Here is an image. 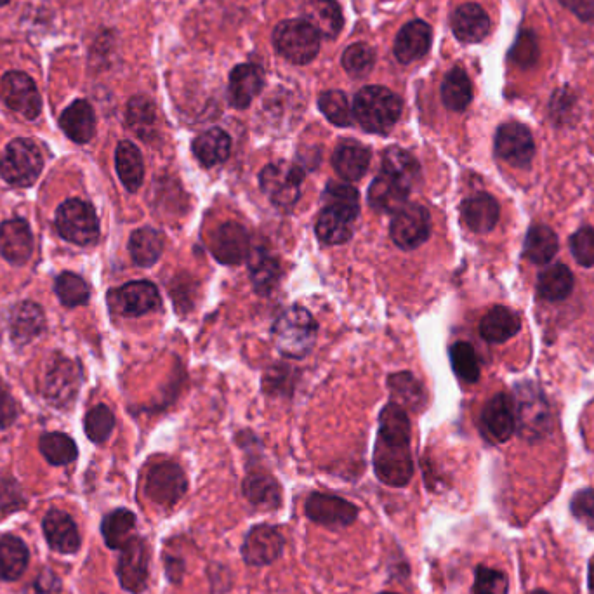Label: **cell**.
I'll return each instance as SVG.
<instances>
[{
	"label": "cell",
	"mask_w": 594,
	"mask_h": 594,
	"mask_svg": "<svg viewBox=\"0 0 594 594\" xmlns=\"http://www.w3.org/2000/svg\"><path fill=\"white\" fill-rule=\"evenodd\" d=\"M244 494L254 506L264 509L278 508L282 499L278 483L271 476L261 475V473L247 476L244 482Z\"/></svg>",
	"instance_id": "cell-43"
},
{
	"label": "cell",
	"mask_w": 594,
	"mask_h": 594,
	"mask_svg": "<svg viewBox=\"0 0 594 594\" xmlns=\"http://www.w3.org/2000/svg\"><path fill=\"white\" fill-rule=\"evenodd\" d=\"M115 428V416L106 405L94 407L86 416V435L94 443H103L112 435Z\"/></svg>",
	"instance_id": "cell-51"
},
{
	"label": "cell",
	"mask_w": 594,
	"mask_h": 594,
	"mask_svg": "<svg viewBox=\"0 0 594 594\" xmlns=\"http://www.w3.org/2000/svg\"><path fill=\"white\" fill-rule=\"evenodd\" d=\"M318 106L325 117L337 127H348L353 122L350 101L341 91H327L318 98Z\"/></svg>",
	"instance_id": "cell-48"
},
{
	"label": "cell",
	"mask_w": 594,
	"mask_h": 594,
	"mask_svg": "<svg viewBox=\"0 0 594 594\" xmlns=\"http://www.w3.org/2000/svg\"><path fill=\"white\" fill-rule=\"evenodd\" d=\"M44 167L39 146L32 139L18 138L7 145L0 159V176L14 186H32Z\"/></svg>",
	"instance_id": "cell-6"
},
{
	"label": "cell",
	"mask_w": 594,
	"mask_h": 594,
	"mask_svg": "<svg viewBox=\"0 0 594 594\" xmlns=\"http://www.w3.org/2000/svg\"><path fill=\"white\" fill-rule=\"evenodd\" d=\"M18 417V403L14 400L6 384L0 381V428H7Z\"/></svg>",
	"instance_id": "cell-58"
},
{
	"label": "cell",
	"mask_w": 594,
	"mask_h": 594,
	"mask_svg": "<svg viewBox=\"0 0 594 594\" xmlns=\"http://www.w3.org/2000/svg\"><path fill=\"white\" fill-rule=\"evenodd\" d=\"M381 594H393V593H381Z\"/></svg>",
	"instance_id": "cell-64"
},
{
	"label": "cell",
	"mask_w": 594,
	"mask_h": 594,
	"mask_svg": "<svg viewBox=\"0 0 594 594\" xmlns=\"http://www.w3.org/2000/svg\"><path fill=\"white\" fill-rule=\"evenodd\" d=\"M301 16L325 39H336L343 28V13L336 0H301Z\"/></svg>",
	"instance_id": "cell-22"
},
{
	"label": "cell",
	"mask_w": 594,
	"mask_h": 594,
	"mask_svg": "<svg viewBox=\"0 0 594 594\" xmlns=\"http://www.w3.org/2000/svg\"><path fill=\"white\" fill-rule=\"evenodd\" d=\"M374 469L377 478L390 487H405L414 475L409 416L398 403L386 405L379 416Z\"/></svg>",
	"instance_id": "cell-1"
},
{
	"label": "cell",
	"mask_w": 594,
	"mask_h": 594,
	"mask_svg": "<svg viewBox=\"0 0 594 594\" xmlns=\"http://www.w3.org/2000/svg\"><path fill=\"white\" fill-rule=\"evenodd\" d=\"M318 325L310 311L301 306L285 310L273 325V341L287 358H304L317 341Z\"/></svg>",
	"instance_id": "cell-2"
},
{
	"label": "cell",
	"mask_w": 594,
	"mask_h": 594,
	"mask_svg": "<svg viewBox=\"0 0 594 594\" xmlns=\"http://www.w3.org/2000/svg\"><path fill=\"white\" fill-rule=\"evenodd\" d=\"M132 261L141 268H150L159 261L164 251V237L153 228H139L129 240Z\"/></svg>",
	"instance_id": "cell-38"
},
{
	"label": "cell",
	"mask_w": 594,
	"mask_h": 594,
	"mask_svg": "<svg viewBox=\"0 0 594 594\" xmlns=\"http://www.w3.org/2000/svg\"><path fill=\"white\" fill-rule=\"evenodd\" d=\"M482 428L492 442H508L516 429L515 402L511 396L497 393L489 400L482 412Z\"/></svg>",
	"instance_id": "cell-18"
},
{
	"label": "cell",
	"mask_w": 594,
	"mask_h": 594,
	"mask_svg": "<svg viewBox=\"0 0 594 594\" xmlns=\"http://www.w3.org/2000/svg\"><path fill=\"white\" fill-rule=\"evenodd\" d=\"M522 329V320L516 311L506 306H494L480 322V336L489 343H506Z\"/></svg>",
	"instance_id": "cell-32"
},
{
	"label": "cell",
	"mask_w": 594,
	"mask_h": 594,
	"mask_svg": "<svg viewBox=\"0 0 594 594\" xmlns=\"http://www.w3.org/2000/svg\"><path fill=\"white\" fill-rule=\"evenodd\" d=\"M561 2L570 7L582 20L594 21V0H561Z\"/></svg>",
	"instance_id": "cell-60"
},
{
	"label": "cell",
	"mask_w": 594,
	"mask_h": 594,
	"mask_svg": "<svg viewBox=\"0 0 594 594\" xmlns=\"http://www.w3.org/2000/svg\"><path fill=\"white\" fill-rule=\"evenodd\" d=\"M509 582L508 577L501 570L495 568L480 567L476 568L475 572V586H473V593L475 594H508Z\"/></svg>",
	"instance_id": "cell-52"
},
{
	"label": "cell",
	"mask_w": 594,
	"mask_h": 594,
	"mask_svg": "<svg viewBox=\"0 0 594 594\" xmlns=\"http://www.w3.org/2000/svg\"><path fill=\"white\" fill-rule=\"evenodd\" d=\"M136 527V515L129 509L119 508L108 513L101 522V534L106 546L110 549H120L132 537V530Z\"/></svg>",
	"instance_id": "cell-41"
},
{
	"label": "cell",
	"mask_w": 594,
	"mask_h": 594,
	"mask_svg": "<svg viewBox=\"0 0 594 594\" xmlns=\"http://www.w3.org/2000/svg\"><path fill=\"white\" fill-rule=\"evenodd\" d=\"M570 509L579 522L594 528V490H581L574 495Z\"/></svg>",
	"instance_id": "cell-56"
},
{
	"label": "cell",
	"mask_w": 594,
	"mask_h": 594,
	"mask_svg": "<svg viewBox=\"0 0 594 594\" xmlns=\"http://www.w3.org/2000/svg\"><path fill=\"white\" fill-rule=\"evenodd\" d=\"M311 522L325 527H346L357 520L358 508L350 501L337 495L315 492L308 497L304 506Z\"/></svg>",
	"instance_id": "cell-16"
},
{
	"label": "cell",
	"mask_w": 594,
	"mask_h": 594,
	"mask_svg": "<svg viewBox=\"0 0 594 594\" xmlns=\"http://www.w3.org/2000/svg\"><path fill=\"white\" fill-rule=\"evenodd\" d=\"M539 42L534 32L523 30L511 49V60L522 68H532L539 61Z\"/></svg>",
	"instance_id": "cell-53"
},
{
	"label": "cell",
	"mask_w": 594,
	"mask_h": 594,
	"mask_svg": "<svg viewBox=\"0 0 594 594\" xmlns=\"http://www.w3.org/2000/svg\"><path fill=\"white\" fill-rule=\"evenodd\" d=\"M574 291V275L563 263L542 271L537 278V292L546 301H563Z\"/></svg>",
	"instance_id": "cell-37"
},
{
	"label": "cell",
	"mask_w": 594,
	"mask_h": 594,
	"mask_svg": "<svg viewBox=\"0 0 594 594\" xmlns=\"http://www.w3.org/2000/svg\"><path fill=\"white\" fill-rule=\"evenodd\" d=\"M324 200L327 205H336L346 211L360 212V195L357 188L343 183H329L324 192Z\"/></svg>",
	"instance_id": "cell-55"
},
{
	"label": "cell",
	"mask_w": 594,
	"mask_h": 594,
	"mask_svg": "<svg viewBox=\"0 0 594 594\" xmlns=\"http://www.w3.org/2000/svg\"><path fill=\"white\" fill-rule=\"evenodd\" d=\"M80 386V370L70 358L54 355L47 363L40 381V391L47 402L56 407H66L75 400Z\"/></svg>",
	"instance_id": "cell-9"
},
{
	"label": "cell",
	"mask_w": 594,
	"mask_h": 594,
	"mask_svg": "<svg viewBox=\"0 0 594 594\" xmlns=\"http://www.w3.org/2000/svg\"><path fill=\"white\" fill-rule=\"evenodd\" d=\"M358 218L355 212L336 205H325L317 221V237L325 245L346 244L353 237V223Z\"/></svg>",
	"instance_id": "cell-24"
},
{
	"label": "cell",
	"mask_w": 594,
	"mask_h": 594,
	"mask_svg": "<svg viewBox=\"0 0 594 594\" xmlns=\"http://www.w3.org/2000/svg\"><path fill=\"white\" fill-rule=\"evenodd\" d=\"M390 390L395 393L396 398L403 405H409L414 410H419L421 409V405H424L423 386L417 383L416 377L409 374V372H402V374L391 376Z\"/></svg>",
	"instance_id": "cell-50"
},
{
	"label": "cell",
	"mask_w": 594,
	"mask_h": 594,
	"mask_svg": "<svg viewBox=\"0 0 594 594\" xmlns=\"http://www.w3.org/2000/svg\"><path fill=\"white\" fill-rule=\"evenodd\" d=\"M284 549V537L271 525H256L245 535L242 555L247 565L264 567L278 560Z\"/></svg>",
	"instance_id": "cell-17"
},
{
	"label": "cell",
	"mask_w": 594,
	"mask_h": 594,
	"mask_svg": "<svg viewBox=\"0 0 594 594\" xmlns=\"http://www.w3.org/2000/svg\"><path fill=\"white\" fill-rule=\"evenodd\" d=\"M495 153L513 167H528L535 155L532 132L518 122L502 124L495 134Z\"/></svg>",
	"instance_id": "cell-14"
},
{
	"label": "cell",
	"mask_w": 594,
	"mask_h": 594,
	"mask_svg": "<svg viewBox=\"0 0 594 594\" xmlns=\"http://www.w3.org/2000/svg\"><path fill=\"white\" fill-rule=\"evenodd\" d=\"M211 252L219 263H242L251 254L249 235L238 223H225L214 231L211 238Z\"/></svg>",
	"instance_id": "cell-20"
},
{
	"label": "cell",
	"mask_w": 594,
	"mask_h": 594,
	"mask_svg": "<svg viewBox=\"0 0 594 594\" xmlns=\"http://www.w3.org/2000/svg\"><path fill=\"white\" fill-rule=\"evenodd\" d=\"M28 548L25 542L16 535L0 537V579L2 581H18L27 572Z\"/></svg>",
	"instance_id": "cell-34"
},
{
	"label": "cell",
	"mask_w": 594,
	"mask_h": 594,
	"mask_svg": "<svg viewBox=\"0 0 594 594\" xmlns=\"http://www.w3.org/2000/svg\"><path fill=\"white\" fill-rule=\"evenodd\" d=\"M127 124L141 139H152L157 132L155 105L146 96H134L127 105Z\"/></svg>",
	"instance_id": "cell-42"
},
{
	"label": "cell",
	"mask_w": 594,
	"mask_h": 594,
	"mask_svg": "<svg viewBox=\"0 0 594 594\" xmlns=\"http://www.w3.org/2000/svg\"><path fill=\"white\" fill-rule=\"evenodd\" d=\"M374 63H376V53L365 42H357V44H353V46L348 47L344 51V70L351 77H365V75H369L372 72V68H374Z\"/></svg>",
	"instance_id": "cell-49"
},
{
	"label": "cell",
	"mask_w": 594,
	"mask_h": 594,
	"mask_svg": "<svg viewBox=\"0 0 594 594\" xmlns=\"http://www.w3.org/2000/svg\"><path fill=\"white\" fill-rule=\"evenodd\" d=\"M450 362L457 377L464 383L473 384L480 379V362L475 348L469 343H456L450 348Z\"/></svg>",
	"instance_id": "cell-46"
},
{
	"label": "cell",
	"mask_w": 594,
	"mask_h": 594,
	"mask_svg": "<svg viewBox=\"0 0 594 594\" xmlns=\"http://www.w3.org/2000/svg\"><path fill=\"white\" fill-rule=\"evenodd\" d=\"M410 185L381 172L369 188V204L377 212L400 211L407 204Z\"/></svg>",
	"instance_id": "cell-26"
},
{
	"label": "cell",
	"mask_w": 594,
	"mask_h": 594,
	"mask_svg": "<svg viewBox=\"0 0 594 594\" xmlns=\"http://www.w3.org/2000/svg\"><path fill=\"white\" fill-rule=\"evenodd\" d=\"M589 588H591L594 594V558L591 561V568H589Z\"/></svg>",
	"instance_id": "cell-61"
},
{
	"label": "cell",
	"mask_w": 594,
	"mask_h": 594,
	"mask_svg": "<svg viewBox=\"0 0 594 594\" xmlns=\"http://www.w3.org/2000/svg\"><path fill=\"white\" fill-rule=\"evenodd\" d=\"M249 273H251L254 291L259 296H268L277 287L278 278L282 275L280 264L271 256L270 252L258 247L249 254Z\"/></svg>",
	"instance_id": "cell-36"
},
{
	"label": "cell",
	"mask_w": 594,
	"mask_h": 594,
	"mask_svg": "<svg viewBox=\"0 0 594 594\" xmlns=\"http://www.w3.org/2000/svg\"><path fill=\"white\" fill-rule=\"evenodd\" d=\"M303 183V169L289 162L266 165L259 176V185L264 195L282 211H291L297 204V200L301 198Z\"/></svg>",
	"instance_id": "cell-7"
},
{
	"label": "cell",
	"mask_w": 594,
	"mask_h": 594,
	"mask_svg": "<svg viewBox=\"0 0 594 594\" xmlns=\"http://www.w3.org/2000/svg\"><path fill=\"white\" fill-rule=\"evenodd\" d=\"M0 93L6 105L25 119L39 117L42 99L32 77L23 72H9L0 80Z\"/></svg>",
	"instance_id": "cell-15"
},
{
	"label": "cell",
	"mask_w": 594,
	"mask_h": 594,
	"mask_svg": "<svg viewBox=\"0 0 594 594\" xmlns=\"http://www.w3.org/2000/svg\"><path fill=\"white\" fill-rule=\"evenodd\" d=\"M9 2H11V0H0V6H6Z\"/></svg>",
	"instance_id": "cell-62"
},
{
	"label": "cell",
	"mask_w": 594,
	"mask_h": 594,
	"mask_svg": "<svg viewBox=\"0 0 594 594\" xmlns=\"http://www.w3.org/2000/svg\"><path fill=\"white\" fill-rule=\"evenodd\" d=\"M115 167L122 185L129 192H138L145 179V164L138 146L131 141H122L115 152Z\"/></svg>",
	"instance_id": "cell-35"
},
{
	"label": "cell",
	"mask_w": 594,
	"mask_h": 594,
	"mask_svg": "<svg viewBox=\"0 0 594 594\" xmlns=\"http://www.w3.org/2000/svg\"><path fill=\"white\" fill-rule=\"evenodd\" d=\"M46 327L44 310L35 303H20L14 306L9 317V330L11 337L16 344L32 343L35 337H39Z\"/></svg>",
	"instance_id": "cell-29"
},
{
	"label": "cell",
	"mask_w": 594,
	"mask_h": 594,
	"mask_svg": "<svg viewBox=\"0 0 594 594\" xmlns=\"http://www.w3.org/2000/svg\"><path fill=\"white\" fill-rule=\"evenodd\" d=\"M433 39V30L428 23L416 20L410 21L398 32L395 40V56L400 63L409 65L412 61L421 60L428 53Z\"/></svg>",
	"instance_id": "cell-23"
},
{
	"label": "cell",
	"mask_w": 594,
	"mask_h": 594,
	"mask_svg": "<svg viewBox=\"0 0 594 594\" xmlns=\"http://www.w3.org/2000/svg\"><path fill=\"white\" fill-rule=\"evenodd\" d=\"M188 483L183 469L174 462L155 464L146 476L145 494L150 501L159 506H174L183 499Z\"/></svg>",
	"instance_id": "cell-11"
},
{
	"label": "cell",
	"mask_w": 594,
	"mask_h": 594,
	"mask_svg": "<svg viewBox=\"0 0 594 594\" xmlns=\"http://www.w3.org/2000/svg\"><path fill=\"white\" fill-rule=\"evenodd\" d=\"M264 77L261 68L251 63L238 65L233 68L228 84V96L235 108H247L252 99L256 98L263 89Z\"/></svg>",
	"instance_id": "cell-27"
},
{
	"label": "cell",
	"mask_w": 594,
	"mask_h": 594,
	"mask_svg": "<svg viewBox=\"0 0 594 594\" xmlns=\"http://www.w3.org/2000/svg\"><path fill=\"white\" fill-rule=\"evenodd\" d=\"M148 565L150 555L141 537L132 535L131 539L120 548L117 575L122 588L132 594L143 593L148 582Z\"/></svg>",
	"instance_id": "cell-13"
},
{
	"label": "cell",
	"mask_w": 594,
	"mask_h": 594,
	"mask_svg": "<svg viewBox=\"0 0 594 594\" xmlns=\"http://www.w3.org/2000/svg\"><path fill=\"white\" fill-rule=\"evenodd\" d=\"M60 589V579L51 572L44 570L42 574L33 581L32 594H56Z\"/></svg>",
	"instance_id": "cell-59"
},
{
	"label": "cell",
	"mask_w": 594,
	"mask_h": 594,
	"mask_svg": "<svg viewBox=\"0 0 594 594\" xmlns=\"http://www.w3.org/2000/svg\"><path fill=\"white\" fill-rule=\"evenodd\" d=\"M42 530L49 548L58 551L61 555H75L79 551L82 544L79 528L73 522L72 516L65 511L61 509L47 511L42 520Z\"/></svg>",
	"instance_id": "cell-19"
},
{
	"label": "cell",
	"mask_w": 594,
	"mask_h": 594,
	"mask_svg": "<svg viewBox=\"0 0 594 594\" xmlns=\"http://www.w3.org/2000/svg\"><path fill=\"white\" fill-rule=\"evenodd\" d=\"M402 99L381 86L363 87L353 101V115L369 132H388L402 115Z\"/></svg>",
	"instance_id": "cell-3"
},
{
	"label": "cell",
	"mask_w": 594,
	"mask_h": 594,
	"mask_svg": "<svg viewBox=\"0 0 594 594\" xmlns=\"http://www.w3.org/2000/svg\"><path fill=\"white\" fill-rule=\"evenodd\" d=\"M462 221L475 233H489L499 223L501 207L489 193H476L466 198L461 207Z\"/></svg>",
	"instance_id": "cell-25"
},
{
	"label": "cell",
	"mask_w": 594,
	"mask_h": 594,
	"mask_svg": "<svg viewBox=\"0 0 594 594\" xmlns=\"http://www.w3.org/2000/svg\"><path fill=\"white\" fill-rule=\"evenodd\" d=\"M570 251L575 261L584 268L594 266V228L584 226L575 231L570 238Z\"/></svg>",
	"instance_id": "cell-54"
},
{
	"label": "cell",
	"mask_w": 594,
	"mask_h": 594,
	"mask_svg": "<svg viewBox=\"0 0 594 594\" xmlns=\"http://www.w3.org/2000/svg\"><path fill=\"white\" fill-rule=\"evenodd\" d=\"M108 304L112 311L122 317H143L159 308V289L146 280L129 282L108 292Z\"/></svg>",
	"instance_id": "cell-12"
},
{
	"label": "cell",
	"mask_w": 594,
	"mask_h": 594,
	"mask_svg": "<svg viewBox=\"0 0 594 594\" xmlns=\"http://www.w3.org/2000/svg\"><path fill=\"white\" fill-rule=\"evenodd\" d=\"M383 172L410 185L414 179L419 178L421 167L412 153L405 152L398 146H391L383 155Z\"/></svg>",
	"instance_id": "cell-44"
},
{
	"label": "cell",
	"mask_w": 594,
	"mask_h": 594,
	"mask_svg": "<svg viewBox=\"0 0 594 594\" xmlns=\"http://www.w3.org/2000/svg\"><path fill=\"white\" fill-rule=\"evenodd\" d=\"M431 235V216L428 209L419 204H405L395 212L391 221L390 237L396 247L412 251L423 245Z\"/></svg>",
	"instance_id": "cell-10"
},
{
	"label": "cell",
	"mask_w": 594,
	"mask_h": 594,
	"mask_svg": "<svg viewBox=\"0 0 594 594\" xmlns=\"http://www.w3.org/2000/svg\"><path fill=\"white\" fill-rule=\"evenodd\" d=\"M560 249L555 231L546 225H534L525 238V258L534 264H546Z\"/></svg>",
	"instance_id": "cell-40"
},
{
	"label": "cell",
	"mask_w": 594,
	"mask_h": 594,
	"mask_svg": "<svg viewBox=\"0 0 594 594\" xmlns=\"http://www.w3.org/2000/svg\"><path fill=\"white\" fill-rule=\"evenodd\" d=\"M516 426L528 442L541 440L551 429V410L535 384L523 383L516 388Z\"/></svg>",
	"instance_id": "cell-4"
},
{
	"label": "cell",
	"mask_w": 594,
	"mask_h": 594,
	"mask_svg": "<svg viewBox=\"0 0 594 594\" xmlns=\"http://www.w3.org/2000/svg\"><path fill=\"white\" fill-rule=\"evenodd\" d=\"M54 291L60 297L61 303L68 308L86 304L89 301V294H91L86 280L75 273H61L60 277L56 278Z\"/></svg>",
	"instance_id": "cell-47"
},
{
	"label": "cell",
	"mask_w": 594,
	"mask_h": 594,
	"mask_svg": "<svg viewBox=\"0 0 594 594\" xmlns=\"http://www.w3.org/2000/svg\"><path fill=\"white\" fill-rule=\"evenodd\" d=\"M443 105L452 112H464L473 99V86L468 73L456 66L452 68L442 84Z\"/></svg>",
	"instance_id": "cell-39"
},
{
	"label": "cell",
	"mask_w": 594,
	"mask_h": 594,
	"mask_svg": "<svg viewBox=\"0 0 594 594\" xmlns=\"http://www.w3.org/2000/svg\"><path fill=\"white\" fill-rule=\"evenodd\" d=\"M334 171L346 181H358L365 176L370 165V150L358 141L346 139L337 145L332 155Z\"/></svg>",
	"instance_id": "cell-28"
},
{
	"label": "cell",
	"mask_w": 594,
	"mask_h": 594,
	"mask_svg": "<svg viewBox=\"0 0 594 594\" xmlns=\"http://www.w3.org/2000/svg\"><path fill=\"white\" fill-rule=\"evenodd\" d=\"M193 155L204 167L223 164L231 152V139L223 129H209L193 141Z\"/></svg>",
	"instance_id": "cell-33"
},
{
	"label": "cell",
	"mask_w": 594,
	"mask_h": 594,
	"mask_svg": "<svg viewBox=\"0 0 594 594\" xmlns=\"http://www.w3.org/2000/svg\"><path fill=\"white\" fill-rule=\"evenodd\" d=\"M273 44L285 60L306 65L320 51V33L304 20L282 21L273 32Z\"/></svg>",
	"instance_id": "cell-5"
},
{
	"label": "cell",
	"mask_w": 594,
	"mask_h": 594,
	"mask_svg": "<svg viewBox=\"0 0 594 594\" xmlns=\"http://www.w3.org/2000/svg\"><path fill=\"white\" fill-rule=\"evenodd\" d=\"M56 228L61 237L77 245H89L99 237V219L91 204L70 198L56 212Z\"/></svg>",
	"instance_id": "cell-8"
},
{
	"label": "cell",
	"mask_w": 594,
	"mask_h": 594,
	"mask_svg": "<svg viewBox=\"0 0 594 594\" xmlns=\"http://www.w3.org/2000/svg\"><path fill=\"white\" fill-rule=\"evenodd\" d=\"M39 449L40 454L53 466H65L79 456L77 445L65 433H47L40 436Z\"/></svg>",
	"instance_id": "cell-45"
},
{
	"label": "cell",
	"mask_w": 594,
	"mask_h": 594,
	"mask_svg": "<svg viewBox=\"0 0 594 594\" xmlns=\"http://www.w3.org/2000/svg\"><path fill=\"white\" fill-rule=\"evenodd\" d=\"M60 126L68 138L75 143H89L96 132V117H94L93 106L84 99L73 101L72 105L66 108L61 115Z\"/></svg>",
	"instance_id": "cell-31"
},
{
	"label": "cell",
	"mask_w": 594,
	"mask_h": 594,
	"mask_svg": "<svg viewBox=\"0 0 594 594\" xmlns=\"http://www.w3.org/2000/svg\"><path fill=\"white\" fill-rule=\"evenodd\" d=\"M25 506V497L21 494L18 483L11 478H0V509L14 511Z\"/></svg>",
	"instance_id": "cell-57"
},
{
	"label": "cell",
	"mask_w": 594,
	"mask_h": 594,
	"mask_svg": "<svg viewBox=\"0 0 594 594\" xmlns=\"http://www.w3.org/2000/svg\"><path fill=\"white\" fill-rule=\"evenodd\" d=\"M33 252V235L27 221L13 219L0 225V254L9 263L21 266Z\"/></svg>",
	"instance_id": "cell-21"
},
{
	"label": "cell",
	"mask_w": 594,
	"mask_h": 594,
	"mask_svg": "<svg viewBox=\"0 0 594 594\" xmlns=\"http://www.w3.org/2000/svg\"><path fill=\"white\" fill-rule=\"evenodd\" d=\"M530 594H549V593H546V591H541V589H539V591H534V593H530Z\"/></svg>",
	"instance_id": "cell-63"
},
{
	"label": "cell",
	"mask_w": 594,
	"mask_h": 594,
	"mask_svg": "<svg viewBox=\"0 0 594 594\" xmlns=\"http://www.w3.org/2000/svg\"><path fill=\"white\" fill-rule=\"evenodd\" d=\"M452 30L462 42H480L490 30L489 14L478 4H462L452 14Z\"/></svg>",
	"instance_id": "cell-30"
}]
</instances>
